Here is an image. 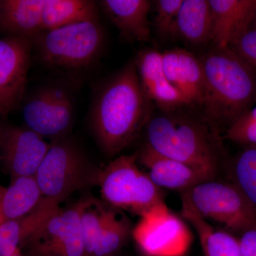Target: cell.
Here are the masks:
<instances>
[{
  "instance_id": "cell-31",
  "label": "cell",
  "mask_w": 256,
  "mask_h": 256,
  "mask_svg": "<svg viewBox=\"0 0 256 256\" xmlns=\"http://www.w3.org/2000/svg\"><path fill=\"white\" fill-rule=\"evenodd\" d=\"M4 188L0 185V224L4 222L3 218L2 212V201L3 194H4Z\"/></svg>"
},
{
  "instance_id": "cell-8",
  "label": "cell",
  "mask_w": 256,
  "mask_h": 256,
  "mask_svg": "<svg viewBox=\"0 0 256 256\" xmlns=\"http://www.w3.org/2000/svg\"><path fill=\"white\" fill-rule=\"evenodd\" d=\"M132 236L146 256H184L191 246L192 235L183 218L162 202L141 216Z\"/></svg>"
},
{
  "instance_id": "cell-12",
  "label": "cell",
  "mask_w": 256,
  "mask_h": 256,
  "mask_svg": "<svg viewBox=\"0 0 256 256\" xmlns=\"http://www.w3.org/2000/svg\"><path fill=\"white\" fill-rule=\"evenodd\" d=\"M50 146L26 127L4 126L0 160L12 178L35 176Z\"/></svg>"
},
{
  "instance_id": "cell-3",
  "label": "cell",
  "mask_w": 256,
  "mask_h": 256,
  "mask_svg": "<svg viewBox=\"0 0 256 256\" xmlns=\"http://www.w3.org/2000/svg\"><path fill=\"white\" fill-rule=\"evenodd\" d=\"M146 146L162 156L190 165L216 178L220 140L205 122L186 114L165 111L150 118Z\"/></svg>"
},
{
  "instance_id": "cell-1",
  "label": "cell",
  "mask_w": 256,
  "mask_h": 256,
  "mask_svg": "<svg viewBox=\"0 0 256 256\" xmlns=\"http://www.w3.org/2000/svg\"><path fill=\"white\" fill-rule=\"evenodd\" d=\"M151 102L134 60L102 86L92 104L90 122L106 154H119L137 138L151 117Z\"/></svg>"
},
{
  "instance_id": "cell-19",
  "label": "cell",
  "mask_w": 256,
  "mask_h": 256,
  "mask_svg": "<svg viewBox=\"0 0 256 256\" xmlns=\"http://www.w3.org/2000/svg\"><path fill=\"white\" fill-rule=\"evenodd\" d=\"M60 204L44 197L30 214L0 224V256H14L20 252V246L60 208Z\"/></svg>"
},
{
  "instance_id": "cell-13",
  "label": "cell",
  "mask_w": 256,
  "mask_h": 256,
  "mask_svg": "<svg viewBox=\"0 0 256 256\" xmlns=\"http://www.w3.org/2000/svg\"><path fill=\"white\" fill-rule=\"evenodd\" d=\"M210 42L216 48H229L252 26L256 0H210Z\"/></svg>"
},
{
  "instance_id": "cell-26",
  "label": "cell",
  "mask_w": 256,
  "mask_h": 256,
  "mask_svg": "<svg viewBox=\"0 0 256 256\" xmlns=\"http://www.w3.org/2000/svg\"><path fill=\"white\" fill-rule=\"evenodd\" d=\"M132 224L126 216L112 210L92 256H114L132 236Z\"/></svg>"
},
{
  "instance_id": "cell-30",
  "label": "cell",
  "mask_w": 256,
  "mask_h": 256,
  "mask_svg": "<svg viewBox=\"0 0 256 256\" xmlns=\"http://www.w3.org/2000/svg\"><path fill=\"white\" fill-rule=\"evenodd\" d=\"M238 240L242 256H256V226L240 234Z\"/></svg>"
},
{
  "instance_id": "cell-7",
  "label": "cell",
  "mask_w": 256,
  "mask_h": 256,
  "mask_svg": "<svg viewBox=\"0 0 256 256\" xmlns=\"http://www.w3.org/2000/svg\"><path fill=\"white\" fill-rule=\"evenodd\" d=\"M182 197L204 218L226 232L242 234L256 226V208L233 183L206 180L182 192Z\"/></svg>"
},
{
  "instance_id": "cell-25",
  "label": "cell",
  "mask_w": 256,
  "mask_h": 256,
  "mask_svg": "<svg viewBox=\"0 0 256 256\" xmlns=\"http://www.w3.org/2000/svg\"><path fill=\"white\" fill-rule=\"evenodd\" d=\"M233 183L256 208V144L246 146L230 164Z\"/></svg>"
},
{
  "instance_id": "cell-15",
  "label": "cell",
  "mask_w": 256,
  "mask_h": 256,
  "mask_svg": "<svg viewBox=\"0 0 256 256\" xmlns=\"http://www.w3.org/2000/svg\"><path fill=\"white\" fill-rule=\"evenodd\" d=\"M162 63L166 78L183 96L186 105L202 106L204 72L200 58L188 50L176 48L163 52Z\"/></svg>"
},
{
  "instance_id": "cell-27",
  "label": "cell",
  "mask_w": 256,
  "mask_h": 256,
  "mask_svg": "<svg viewBox=\"0 0 256 256\" xmlns=\"http://www.w3.org/2000/svg\"><path fill=\"white\" fill-rule=\"evenodd\" d=\"M183 0H158L154 2V25L160 36L172 37L175 22Z\"/></svg>"
},
{
  "instance_id": "cell-11",
  "label": "cell",
  "mask_w": 256,
  "mask_h": 256,
  "mask_svg": "<svg viewBox=\"0 0 256 256\" xmlns=\"http://www.w3.org/2000/svg\"><path fill=\"white\" fill-rule=\"evenodd\" d=\"M32 50V42L28 38H0V116L4 118L22 100Z\"/></svg>"
},
{
  "instance_id": "cell-22",
  "label": "cell",
  "mask_w": 256,
  "mask_h": 256,
  "mask_svg": "<svg viewBox=\"0 0 256 256\" xmlns=\"http://www.w3.org/2000/svg\"><path fill=\"white\" fill-rule=\"evenodd\" d=\"M43 200L35 176L12 178L10 186L4 188L2 201L4 222L26 216L36 210Z\"/></svg>"
},
{
  "instance_id": "cell-32",
  "label": "cell",
  "mask_w": 256,
  "mask_h": 256,
  "mask_svg": "<svg viewBox=\"0 0 256 256\" xmlns=\"http://www.w3.org/2000/svg\"><path fill=\"white\" fill-rule=\"evenodd\" d=\"M3 127L4 126L0 124V148H1L2 139Z\"/></svg>"
},
{
  "instance_id": "cell-4",
  "label": "cell",
  "mask_w": 256,
  "mask_h": 256,
  "mask_svg": "<svg viewBox=\"0 0 256 256\" xmlns=\"http://www.w3.org/2000/svg\"><path fill=\"white\" fill-rule=\"evenodd\" d=\"M35 178L44 198L58 202L74 192L98 186L100 170L67 137L52 141Z\"/></svg>"
},
{
  "instance_id": "cell-17",
  "label": "cell",
  "mask_w": 256,
  "mask_h": 256,
  "mask_svg": "<svg viewBox=\"0 0 256 256\" xmlns=\"http://www.w3.org/2000/svg\"><path fill=\"white\" fill-rule=\"evenodd\" d=\"M99 2L102 11L126 40L141 43L150 40V23L148 18L150 1L102 0Z\"/></svg>"
},
{
  "instance_id": "cell-9",
  "label": "cell",
  "mask_w": 256,
  "mask_h": 256,
  "mask_svg": "<svg viewBox=\"0 0 256 256\" xmlns=\"http://www.w3.org/2000/svg\"><path fill=\"white\" fill-rule=\"evenodd\" d=\"M82 200L66 208H58L23 244L28 256H87L80 212Z\"/></svg>"
},
{
  "instance_id": "cell-28",
  "label": "cell",
  "mask_w": 256,
  "mask_h": 256,
  "mask_svg": "<svg viewBox=\"0 0 256 256\" xmlns=\"http://www.w3.org/2000/svg\"><path fill=\"white\" fill-rule=\"evenodd\" d=\"M230 140L240 144H256V107L242 114L226 131Z\"/></svg>"
},
{
  "instance_id": "cell-35",
  "label": "cell",
  "mask_w": 256,
  "mask_h": 256,
  "mask_svg": "<svg viewBox=\"0 0 256 256\" xmlns=\"http://www.w3.org/2000/svg\"><path fill=\"white\" fill-rule=\"evenodd\" d=\"M0 4H1V1H0Z\"/></svg>"
},
{
  "instance_id": "cell-34",
  "label": "cell",
  "mask_w": 256,
  "mask_h": 256,
  "mask_svg": "<svg viewBox=\"0 0 256 256\" xmlns=\"http://www.w3.org/2000/svg\"><path fill=\"white\" fill-rule=\"evenodd\" d=\"M14 256H23L21 254V252H18V254H16V255Z\"/></svg>"
},
{
  "instance_id": "cell-2",
  "label": "cell",
  "mask_w": 256,
  "mask_h": 256,
  "mask_svg": "<svg viewBox=\"0 0 256 256\" xmlns=\"http://www.w3.org/2000/svg\"><path fill=\"white\" fill-rule=\"evenodd\" d=\"M203 106L210 124L230 126L256 99V70L230 48H216L202 58Z\"/></svg>"
},
{
  "instance_id": "cell-24",
  "label": "cell",
  "mask_w": 256,
  "mask_h": 256,
  "mask_svg": "<svg viewBox=\"0 0 256 256\" xmlns=\"http://www.w3.org/2000/svg\"><path fill=\"white\" fill-rule=\"evenodd\" d=\"M80 226L87 256L94 254L112 210L106 208L94 198L82 200Z\"/></svg>"
},
{
  "instance_id": "cell-21",
  "label": "cell",
  "mask_w": 256,
  "mask_h": 256,
  "mask_svg": "<svg viewBox=\"0 0 256 256\" xmlns=\"http://www.w3.org/2000/svg\"><path fill=\"white\" fill-rule=\"evenodd\" d=\"M200 45L210 42L212 11L210 0H183L172 37Z\"/></svg>"
},
{
  "instance_id": "cell-29",
  "label": "cell",
  "mask_w": 256,
  "mask_h": 256,
  "mask_svg": "<svg viewBox=\"0 0 256 256\" xmlns=\"http://www.w3.org/2000/svg\"><path fill=\"white\" fill-rule=\"evenodd\" d=\"M229 48L256 70V28H252Z\"/></svg>"
},
{
  "instance_id": "cell-5",
  "label": "cell",
  "mask_w": 256,
  "mask_h": 256,
  "mask_svg": "<svg viewBox=\"0 0 256 256\" xmlns=\"http://www.w3.org/2000/svg\"><path fill=\"white\" fill-rule=\"evenodd\" d=\"M104 40V32L98 18L40 32L32 40V47L46 65L78 69L97 60Z\"/></svg>"
},
{
  "instance_id": "cell-33",
  "label": "cell",
  "mask_w": 256,
  "mask_h": 256,
  "mask_svg": "<svg viewBox=\"0 0 256 256\" xmlns=\"http://www.w3.org/2000/svg\"><path fill=\"white\" fill-rule=\"evenodd\" d=\"M252 28H256V10L255 15H254V21H252Z\"/></svg>"
},
{
  "instance_id": "cell-6",
  "label": "cell",
  "mask_w": 256,
  "mask_h": 256,
  "mask_svg": "<svg viewBox=\"0 0 256 256\" xmlns=\"http://www.w3.org/2000/svg\"><path fill=\"white\" fill-rule=\"evenodd\" d=\"M98 186L110 206L140 216L164 202L161 188L138 166L137 154L110 162L100 170Z\"/></svg>"
},
{
  "instance_id": "cell-16",
  "label": "cell",
  "mask_w": 256,
  "mask_h": 256,
  "mask_svg": "<svg viewBox=\"0 0 256 256\" xmlns=\"http://www.w3.org/2000/svg\"><path fill=\"white\" fill-rule=\"evenodd\" d=\"M134 62L141 85L150 100L165 111L186 105L183 96L165 76L162 53L153 48L141 50Z\"/></svg>"
},
{
  "instance_id": "cell-14",
  "label": "cell",
  "mask_w": 256,
  "mask_h": 256,
  "mask_svg": "<svg viewBox=\"0 0 256 256\" xmlns=\"http://www.w3.org/2000/svg\"><path fill=\"white\" fill-rule=\"evenodd\" d=\"M137 156L138 162L148 170L146 174L161 190H176L182 193L197 184L213 180L190 165L162 156L146 144Z\"/></svg>"
},
{
  "instance_id": "cell-23",
  "label": "cell",
  "mask_w": 256,
  "mask_h": 256,
  "mask_svg": "<svg viewBox=\"0 0 256 256\" xmlns=\"http://www.w3.org/2000/svg\"><path fill=\"white\" fill-rule=\"evenodd\" d=\"M98 18L95 2L89 0H45L42 32Z\"/></svg>"
},
{
  "instance_id": "cell-18",
  "label": "cell",
  "mask_w": 256,
  "mask_h": 256,
  "mask_svg": "<svg viewBox=\"0 0 256 256\" xmlns=\"http://www.w3.org/2000/svg\"><path fill=\"white\" fill-rule=\"evenodd\" d=\"M45 0H4L0 4V30L8 36L32 40L42 32Z\"/></svg>"
},
{
  "instance_id": "cell-20",
  "label": "cell",
  "mask_w": 256,
  "mask_h": 256,
  "mask_svg": "<svg viewBox=\"0 0 256 256\" xmlns=\"http://www.w3.org/2000/svg\"><path fill=\"white\" fill-rule=\"evenodd\" d=\"M181 215L196 230L205 256H242L238 238L212 225L184 198H182Z\"/></svg>"
},
{
  "instance_id": "cell-10",
  "label": "cell",
  "mask_w": 256,
  "mask_h": 256,
  "mask_svg": "<svg viewBox=\"0 0 256 256\" xmlns=\"http://www.w3.org/2000/svg\"><path fill=\"white\" fill-rule=\"evenodd\" d=\"M22 112L25 127L52 141L66 137L74 122L72 98L55 86L36 90L24 102Z\"/></svg>"
}]
</instances>
